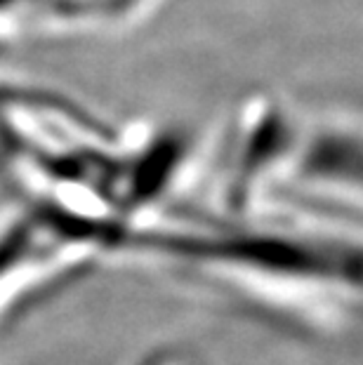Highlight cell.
<instances>
[{"mask_svg": "<svg viewBox=\"0 0 363 365\" xmlns=\"http://www.w3.org/2000/svg\"><path fill=\"white\" fill-rule=\"evenodd\" d=\"M297 173L312 186L363 200V130L326 125L314 132L297 156Z\"/></svg>", "mask_w": 363, "mask_h": 365, "instance_id": "cell-1", "label": "cell"}, {"mask_svg": "<svg viewBox=\"0 0 363 365\" xmlns=\"http://www.w3.org/2000/svg\"><path fill=\"white\" fill-rule=\"evenodd\" d=\"M0 50H3V38H0Z\"/></svg>", "mask_w": 363, "mask_h": 365, "instance_id": "cell-3", "label": "cell"}, {"mask_svg": "<svg viewBox=\"0 0 363 365\" xmlns=\"http://www.w3.org/2000/svg\"><path fill=\"white\" fill-rule=\"evenodd\" d=\"M156 0H24V19L36 24L90 29L133 19Z\"/></svg>", "mask_w": 363, "mask_h": 365, "instance_id": "cell-2", "label": "cell"}]
</instances>
